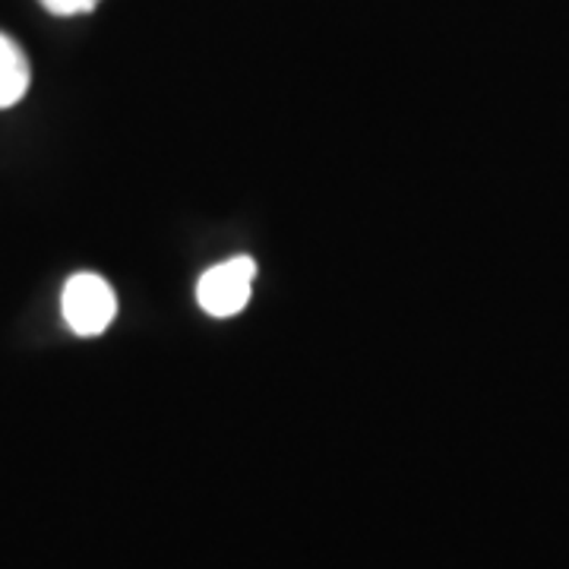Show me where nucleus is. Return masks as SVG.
I'll list each match as a JSON object with an SVG mask.
<instances>
[{
    "label": "nucleus",
    "instance_id": "f257e3e1",
    "mask_svg": "<svg viewBox=\"0 0 569 569\" xmlns=\"http://www.w3.org/2000/svg\"><path fill=\"white\" fill-rule=\"evenodd\" d=\"M63 323L70 326L77 336H102L108 326L118 317V298L114 288L104 282L96 272H77L63 284L61 295Z\"/></svg>",
    "mask_w": 569,
    "mask_h": 569
},
{
    "label": "nucleus",
    "instance_id": "f03ea898",
    "mask_svg": "<svg viewBox=\"0 0 569 569\" xmlns=\"http://www.w3.org/2000/svg\"><path fill=\"white\" fill-rule=\"evenodd\" d=\"M253 282H257L253 257H231V260L212 266L200 276L197 301L216 320L238 317L250 301V295H253Z\"/></svg>",
    "mask_w": 569,
    "mask_h": 569
},
{
    "label": "nucleus",
    "instance_id": "7ed1b4c3",
    "mask_svg": "<svg viewBox=\"0 0 569 569\" xmlns=\"http://www.w3.org/2000/svg\"><path fill=\"white\" fill-rule=\"evenodd\" d=\"M29 80H32V70L26 61V51L10 36L0 32V108L20 102L29 92Z\"/></svg>",
    "mask_w": 569,
    "mask_h": 569
},
{
    "label": "nucleus",
    "instance_id": "20e7f679",
    "mask_svg": "<svg viewBox=\"0 0 569 569\" xmlns=\"http://www.w3.org/2000/svg\"><path fill=\"white\" fill-rule=\"evenodd\" d=\"M39 3L54 17H82L92 13L102 0H39Z\"/></svg>",
    "mask_w": 569,
    "mask_h": 569
}]
</instances>
